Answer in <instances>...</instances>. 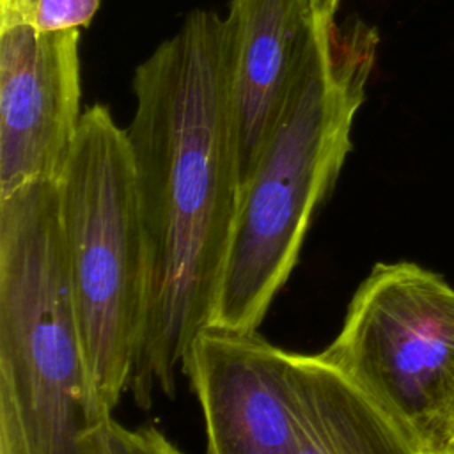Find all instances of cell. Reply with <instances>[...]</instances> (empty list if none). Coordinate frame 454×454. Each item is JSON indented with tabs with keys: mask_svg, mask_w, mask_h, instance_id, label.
Here are the masks:
<instances>
[{
	"mask_svg": "<svg viewBox=\"0 0 454 454\" xmlns=\"http://www.w3.org/2000/svg\"><path fill=\"white\" fill-rule=\"evenodd\" d=\"M294 454H420L388 415L319 355H296Z\"/></svg>",
	"mask_w": 454,
	"mask_h": 454,
	"instance_id": "cell-9",
	"label": "cell"
},
{
	"mask_svg": "<svg viewBox=\"0 0 454 454\" xmlns=\"http://www.w3.org/2000/svg\"><path fill=\"white\" fill-rule=\"evenodd\" d=\"M181 371L202 408L206 454H294L296 353L257 332L206 326Z\"/></svg>",
	"mask_w": 454,
	"mask_h": 454,
	"instance_id": "cell-7",
	"label": "cell"
},
{
	"mask_svg": "<svg viewBox=\"0 0 454 454\" xmlns=\"http://www.w3.org/2000/svg\"><path fill=\"white\" fill-rule=\"evenodd\" d=\"M78 41L0 14V197L59 177L82 117Z\"/></svg>",
	"mask_w": 454,
	"mask_h": 454,
	"instance_id": "cell-6",
	"label": "cell"
},
{
	"mask_svg": "<svg viewBox=\"0 0 454 454\" xmlns=\"http://www.w3.org/2000/svg\"><path fill=\"white\" fill-rule=\"evenodd\" d=\"M160 454H183L176 445H168L167 449H163Z\"/></svg>",
	"mask_w": 454,
	"mask_h": 454,
	"instance_id": "cell-13",
	"label": "cell"
},
{
	"mask_svg": "<svg viewBox=\"0 0 454 454\" xmlns=\"http://www.w3.org/2000/svg\"><path fill=\"white\" fill-rule=\"evenodd\" d=\"M101 0H0V14L41 30H82L90 25Z\"/></svg>",
	"mask_w": 454,
	"mask_h": 454,
	"instance_id": "cell-10",
	"label": "cell"
},
{
	"mask_svg": "<svg viewBox=\"0 0 454 454\" xmlns=\"http://www.w3.org/2000/svg\"><path fill=\"white\" fill-rule=\"evenodd\" d=\"M319 356L371 397L420 454L454 410V287L415 262H378Z\"/></svg>",
	"mask_w": 454,
	"mask_h": 454,
	"instance_id": "cell-5",
	"label": "cell"
},
{
	"mask_svg": "<svg viewBox=\"0 0 454 454\" xmlns=\"http://www.w3.org/2000/svg\"><path fill=\"white\" fill-rule=\"evenodd\" d=\"M231 87L241 183L321 23L312 0H231Z\"/></svg>",
	"mask_w": 454,
	"mask_h": 454,
	"instance_id": "cell-8",
	"label": "cell"
},
{
	"mask_svg": "<svg viewBox=\"0 0 454 454\" xmlns=\"http://www.w3.org/2000/svg\"><path fill=\"white\" fill-rule=\"evenodd\" d=\"M378 41V32L360 20L321 23L241 183L209 326L257 332L286 284L312 216L351 151Z\"/></svg>",
	"mask_w": 454,
	"mask_h": 454,
	"instance_id": "cell-2",
	"label": "cell"
},
{
	"mask_svg": "<svg viewBox=\"0 0 454 454\" xmlns=\"http://www.w3.org/2000/svg\"><path fill=\"white\" fill-rule=\"evenodd\" d=\"M312 4H314V7H316V11H317L321 20L333 21L340 0H312Z\"/></svg>",
	"mask_w": 454,
	"mask_h": 454,
	"instance_id": "cell-12",
	"label": "cell"
},
{
	"mask_svg": "<svg viewBox=\"0 0 454 454\" xmlns=\"http://www.w3.org/2000/svg\"><path fill=\"white\" fill-rule=\"evenodd\" d=\"M427 454H454V410H452V413L447 420L440 447L433 452H427Z\"/></svg>",
	"mask_w": 454,
	"mask_h": 454,
	"instance_id": "cell-11",
	"label": "cell"
},
{
	"mask_svg": "<svg viewBox=\"0 0 454 454\" xmlns=\"http://www.w3.org/2000/svg\"><path fill=\"white\" fill-rule=\"evenodd\" d=\"M57 186L78 339L94 390L114 411L137 356L147 250L128 135L105 105L82 112Z\"/></svg>",
	"mask_w": 454,
	"mask_h": 454,
	"instance_id": "cell-4",
	"label": "cell"
},
{
	"mask_svg": "<svg viewBox=\"0 0 454 454\" xmlns=\"http://www.w3.org/2000/svg\"><path fill=\"white\" fill-rule=\"evenodd\" d=\"M133 154L147 250L144 321L128 390L174 397L176 372L211 325L234 232L241 167L227 18L193 11L133 74Z\"/></svg>",
	"mask_w": 454,
	"mask_h": 454,
	"instance_id": "cell-1",
	"label": "cell"
},
{
	"mask_svg": "<svg viewBox=\"0 0 454 454\" xmlns=\"http://www.w3.org/2000/svg\"><path fill=\"white\" fill-rule=\"evenodd\" d=\"M66 278L57 179L0 197V454H106Z\"/></svg>",
	"mask_w": 454,
	"mask_h": 454,
	"instance_id": "cell-3",
	"label": "cell"
}]
</instances>
